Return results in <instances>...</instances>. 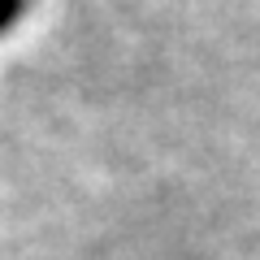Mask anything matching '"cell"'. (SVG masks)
<instances>
[{
    "label": "cell",
    "instance_id": "cell-1",
    "mask_svg": "<svg viewBox=\"0 0 260 260\" xmlns=\"http://www.w3.org/2000/svg\"><path fill=\"white\" fill-rule=\"evenodd\" d=\"M26 13H30V0H0V35L13 30Z\"/></svg>",
    "mask_w": 260,
    "mask_h": 260
}]
</instances>
